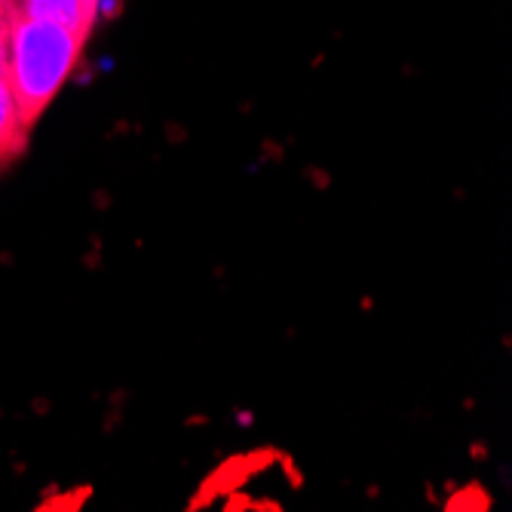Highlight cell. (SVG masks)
Masks as SVG:
<instances>
[{"label":"cell","instance_id":"obj_1","mask_svg":"<svg viewBox=\"0 0 512 512\" xmlns=\"http://www.w3.org/2000/svg\"><path fill=\"white\" fill-rule=\"evenodd\" d=\"M86 40L89 37H80L56 22L10 16L7 83L28 132L74 74Z\"/></svg>","mask_w":512,"mask_h":512},{"label":"cell","instance_id":"obj_3","mask_svg":"<svg viewBox=\"0 0 512 512\" xmlns=\"http://www.w3.org/2000/svg\"><path fill=\"white\" fill-rule=\"evenodd\" d=\"M28 129L16 111V102H13V92H10V83H7V74H0V166L13 163L16 157L25 154L28 148Z\"/></svg>","mask_w":512,"mask_h":512},{"label":"cell","instance_id":"obj_2","mask_svg":"<svg viewBox=\"0 0 512 512\" xmlns=\"http://www.w3.org/2000/svg\"><path fill=\"white\" fill-rule=\"evenodd\" d=\"M10 16L56 22L80 37H89L102 16V0H4Z\"/></svg>","mask_w":512,"mask_h":512}]
</instances>
